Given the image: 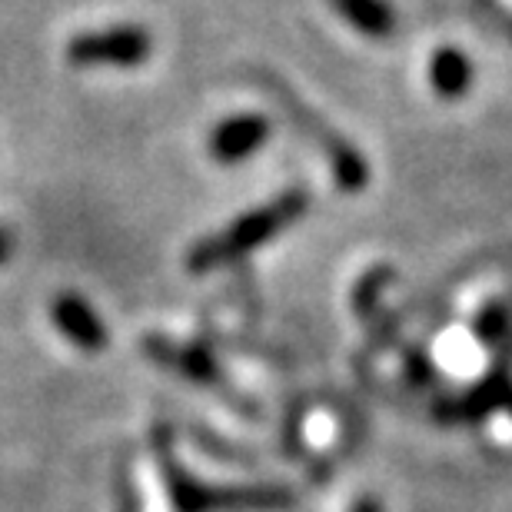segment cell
<instances>
[{"mask_svg":"<svg viewBox=\"0 0 512 512\" xmlns=\"http://www.w3.org/2000/svg\"><path fill=\"white\" fill-rule=\"evenodd\" d=\"M476 333H479V340L483 343H499L503 336L509 333V310L503 303H493V306H486L483 313H479V320H476Z\"/></svg>","mask_w":512,"mask_h":512,"instance_id":"cell-7","label":"cell"},{"mask_svg":"<svg viewBox=\"0 0 512 512\" xmlns=\"http://www.w3.org/2000/svg\"><path fill=\"white\" fill-rule=\"evenodd\" d=\"M10 256V233L0 230V260H7Z\"/></svg>","mask_w":512,"mask_h":512,"instance_id":"cell-8","label":"cell"},{"mask_svg":"<svg viewBox=\"0 0 512 512\" xmlns=\"http://www.w3.org/2000/svg\"><path fill=\"white\" fill-rule=\"evenodd\" d=\"M54 320L57 326L64 330L70 340L87 346V350H97V346H104L107 333H104V323L97 320V313L90 310V306L80 300V296H57L54 300Z\"/></svg>","mask_w":512,"mask_h":512,"instance_id":"cell-5","label":"cell"},{"mask_svg":"<svg viewBox=\"0 0 512 512\" xmlns=\"http://www.w3.org/2000/svg\"><path fill=\"white\" fill-rule=\"evenodd\" d=\"M429 84L443 100H459L473 87V64L459 47H443L429 57Z\"/></svg>","mask_w":512,"mask_h":512,"instance_id":"cell-4","label":"cell"},{"mask_svg":"<svg viewBox=\"0 0 512 512\" xmlns=\"http://www.w3.org/2000/svg\"><path fill=\"white\" fill-rule=\"evenodd\" d=\"M270 120L263 114H233L223 124L210 130L207 150L217 163H240L253 157L256 150H263V143L270 140Z\"/></svg>","mask_w":512,"mask_h":512,"instance_id":"cell-3","label":"cell"},{"mask_svg":"<svg viewBox=\"0 0 512 512\" xmlns=\"http://www.w3.org/2000/svg\"><path fill=\"white\" fill-rule=\"evenodd\" d=\"M153 54V37L147 27L120 24L107 30L77 34L67 44V60L74 67H140Z\"/></svg>","mask_w":512,"mask_h":512,"instance_id":"cell-2","label":"cell"},{"mask_svg":"<svg viewBox=\"0 0 512 512\" xmlns=\"http://www.w3.org/2000/svg\"><path fill=\"white\" fill-rule=\"evenodd\" d=\"M306 210H310V193L286 190L273 203H266V207L247 213V217H240L230 230H223V233H217V237L197 243L187 266L197 273H207V270H217V266H227L233 260H243V256L253 253L260 243L273 240L276 233H283L290 223L300 220Z\"/></svg>","mask_w":512,"mask_h":512,"instance_id":"cell-1","label":"cell"},{"mask_svg":"<svg viewBox=\"0 0 512 512\" xmlns=\"http://www.w3.org/2000/svg\"><path fill=\"white\" fill-rule=\"evenodd\" d=\"M333 10L340 14L346 24H353L360 34L373 40L393 37L396 30V10L386 0H330Z\"/></svg>","mask_w":512,"mask_h":512,"instance_id":"cell-6","label":"cell"},{"mask_svg":"<svg viewBox=\"0 0 512 512\" xmlns=\"http://www.w3.org/2000/svg\"><path fill=\"white\" fill-rule=\"evenodd\" d=\"M353 512H383V509H380V503H373V499H363Z\"/></svg>","mask_w":512,"mask_h":512,"instance_id":"cell-9","label":"cell"}]
</instances>
